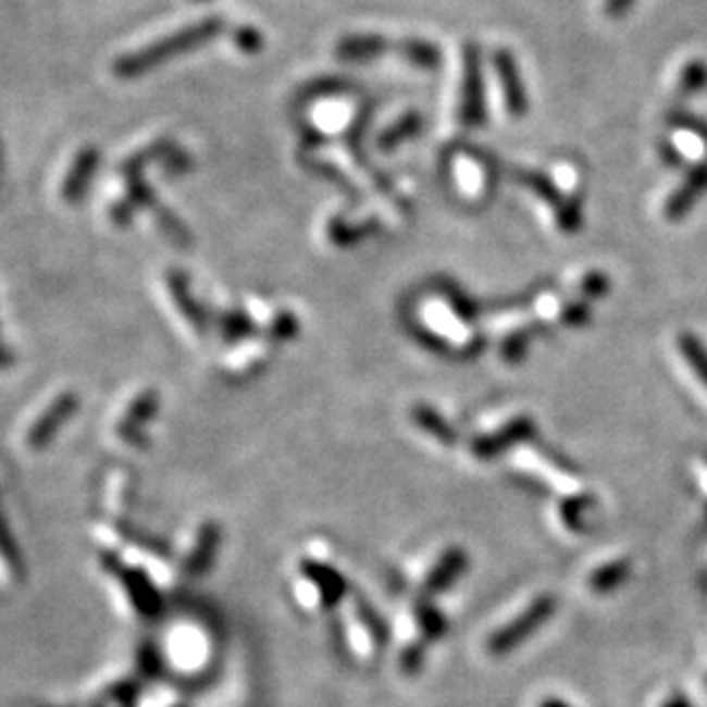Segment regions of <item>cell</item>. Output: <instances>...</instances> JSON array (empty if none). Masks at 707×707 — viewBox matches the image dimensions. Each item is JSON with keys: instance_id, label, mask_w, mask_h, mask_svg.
I'll use <instances>...</instances> for the list:
<instances>
[{"instance_id": "cell-26", "label": "cell", "mask_w": 707, "mask_h": 707, "mask_svg": "<svg viewBox=\"0 0 707 707\" xmlns=\"http://www.w3.org/2000/svg\"><path fill=\"white\" fill-rule=\"evenodd\" d=\"M518 179H520V184H524L529 190H534L538 197H543V200L549 202L555 209L563 202L559 188L551 184L547 176H543L538 172H518Z\"/></svg>"}, {"instance_id": "cell-38", "label": "cell", "mask_w": 707, "mask_h": 707, "mask_svg": "<svg viewBox=\"0 0 707 707\" xmlns=\"http://www.w3.org/2000/svg\"><path fill=\"white\" fill-rule=\"evenodd\" d=\"M10 364H12V356H10V352L3 346H0V369H5Z\"/></svg>"}, {"instance_id": "cell-12", "label": "cell", "mask_w": 707, "mask_h": 707, "mask_svg": "<svg viewBox=\"0 0 707 707\" xmlns=\"http://www.w3.org/2000/svg\"><path fill=\"white\" fill-rule=\"evenodd\" d=\"M532 435H534L532 419L518 417L516 422L501 426L497 433L479 437L472 445V451L476 454V458H483V460L485 458H495L497 454L506 451L508 447H513V445H518V442L532 437Z\"/></svg>"}, {"instance_id": "cell-10", "label": "cell", "mask_w": 707, "mask_h": 707, "mask_svg": "<svg viewBox=\"0 0 707 707\" xmlns=\"http://www.w3.org/2000/svg\"><path fill=\"white\" fill-rule=\"evenodd\" d=\"M460 122L474 128L485 122V101H483V76L481 58L474 44H468L462 53V95H460Z\"/></svg>"}, {"instance_id": "cell-14", "label": "cell", "mask_w": 707, "mask_h": 707, "mask_svg": "<svg viewBox=\"0 0 707 707\" xmlns=\"http://www.w3.org/2000/svg\"><path fill=\"white\" fill-rule=\"evenodd\" d=\"M468 566V557L462 549H449L442 555V559L426 572L424 578V593L433 595V593H442L445 588H449Z\"/></svg>"}, {"instance_id": "cell-16", "label": "cell", "mask_w": 707, "mask_h": 707, "mask_svg": "<svg viewBox=\"0 0 707 707\" xmlns=\"http://www.w3.org/2000/svg\"><path fill=\"white\" fill-rule=\"evenodd\" d=\"M21 574H24V561H21L14 536L3 513H0V584L16 586L21 582Z\"/></svg>"}, {"instance_id": "cell-17", "label": "cell", "mask_w": 707, "mask_h": 707, "mask_svg": "<svg viewBox=\"0 0 707 707\" xmlns=\"http://www.w3.org/2000/svg\"><path fill=\"white\" fill-rule=\"evenodd\" d=\"M168 284H170V292H172V298L176 302V307H179V312L184 314V319L193 325L195 333H204V325H207V317L200 312V309H197V302L193 300L190 292H188V280L184 273L179 271H172L168 275Z\"/></svg>"}, {"instance_id": "cell-27", "label": "cell", "mask_w": 707, "mask_h": 707, "mask_svg": "<svg viewBox=\"0 0 707 707\" xmlns=\"http://www.w3.org/2000/svg\"><path fill=\"white\" fill-rule=\"evenodd\" d=\"M557 223L563 232H578L582 227V200L580 197H566L555 209Z\"/></svg>"}, {"instance_id": "cell-7", "label": "cell", "mask_w": 707, "mask_h": 707, "mask_svg": "<svg viewBox=\"0 0 707 707\" xmlns=\"http://www.w3.org/2000/svg\"><path fill=\"white\" fill-rule=\"evenodd\" d=\"M159 410V394L153 389H142L136 394L128 406L115 419L110 437L117 442V447L126 451H140L147 445V426Z\"/></svg>"}, {"instance_id": "cell-20", "label": "cell", "mask_w": 707, "mask_h": 707, "mask_svg": "<svg viewBox=\"0 0 707 707\" xmlns=\"http://www.w3.org/2000/svg\"><path fill=\"white\" fill-rule=\"evenodd\" d=\"M396 51H399L412 64H419V67H424V70L437 67L439 60H442L439 49L433 47V44H429V41H422V39H406V41L399 44V47H396Z\"/></svg>"}, {"instance_id": "cell-9", "label": "cell", "mask_w": 707, "mask_h": 707, "mask_svg": "<svg viewBox=\"0 0 707 707\" xmlns=\"http://www.w3.org/2000/svg\"><path fill=\"white\" fill-rule=\"evenodd\" d=\"M557 600L551 598V595H541L532 603V607H526L516 621H511L508 625H504L501 630H497L491 641H488V650L493 655H504L508 650L518 648L522 641H526V636H532L547 618L555 613Z\"/></svg>"}, {"instance_id": "cell-11", "label": "cell", "mask_w": 707, "mask_h": 707, "mask_svg": "<svg viewBox=\"0 0 707 707\" xmlns=\"http://www.w3.org/2000/svg\"><path fill=\"white\" fill-rule=\"evenodd\" d=\"M495 62V70L501 83V92H504V101H506V110L508 115L513 117H524L526 110H529V99L524 92V85L520 78V70H518V62L513 58L511 51L499 49L493 58Z\"/></svg>"}, {"instance_id": "cell-31", "label": "cell", "mask_w": 707, "mask_h": 707, "mask_svg": "<svg viewBox=\"0 0 707 707\" xmlns=\"http://www.w3.org/2000/svg\"><path fill=\"white\" fill-rule=\"evenodd\" d=\"M607 289H609V280L603 273H591L582 282V294L586 298H600L607 294Z\"/></svg>"}, {"instance_id": "cell-1", "label": "cell", "mask_w": 707, "mask_h": 707, "mask_svg": "<svg viewBox=\"0 0 707 707\" xmlns=\"http://www.w3.org/2000/svg\"><path fill=\"white\" fill-rule=\"evenodd\" d=\"M220 623L209 609L174 611L157 641L163 671L184 680L202 678L220 657Z\"/></svg>"}, {"instance_id": "cell-22", "label": "cell", "mask_w": 707, "mask_h": 707, "mask_svg": "<svg viewBox=\"0 0 707 707\" xmlns=\"http://www.w3.org/2000/svg\"><path fill=\"white\" fill-rule=\"evenodd\" d=\"M680 352L687 360V364L694 369V373L700 379V383L707 387V348L703 346V342L696 335L684 333L678 339Z\"/></svg>"}, {"instance_id": "cell-25", "label": "cell", "mask_w": 707, "mask_h": 707, "mask_svg": "<svg viewBox=\"0 0 707 707\" xmlns=\"http://www.w3.org/2000/svg\"><path fill=\"white\" fill-rule=\"evenodd\" d=\"M138 707H188L182 692L172 684H157V687L145 690Z\"/></svg>"}, {"instance_id": "cell-2", "label": "cell", "mask_w": 707, "mask_h": 707, "mask_svg": "<svg viewBox=\"0 0 707 707\" xmlns=\"http://www.w3.org/2000/svg\"><path fill=\"white\" fill-rule=\"evenodd\" d=\"M99 572L108 588V598L128 623L147 625L165 616L168 593L142 568L128 563L110 549L99 551Z\"/></svg>"}, {"instance_id": "cell-5", "label": "cell", "mask_w": 707, "mask_h": 707, "mask_svg": "<svg viewBox=\"0 0 707 707\" xmlns=\"http://www.w3.org/2000/svg\"><path fill=\"white\" fill-rule=\"evenodd\" d=\"M220 541H223V529L211 518L195 520L172 549V561L176 578L182 584L200 580L207 574L218 557Z\"/></svg>"}, {"instance_id": "cell-37", "label": "cell", "mask_w": 707, "mask_h": 707, "mask_svg": "<svg viewBox=\"0 0 707 707\" xmlns=\"http://www.w3.org/2000/svg\"><path fill=\"white\" fill-rule=\"evenodd\" d=\"M661 707H690V703L687 700H684L682 696H671L665 705H661Z\"/></svg>"}, {"instance_id": "cell-19", "label": "cell", "mask_w": 707, "mask_h": 707, "mask_svg": "<svg viewBox=\"0 0 707 707\" xmlns=\"http://www.w3.org/2000/svg\"><path fill=\"white\" fill-rule=\"evenodd\" d=\"M412 424L417 429H422L424 433H429L433 439H437L439 445H445V447H451L456 445V431L445 422V419H442L433 408L429 406H414L412 412Z\"/></svg>"}, {"instance_id": "cell-8", "label": "cell", "mask_w": 707, "mask_h": 707, "mask_svg": "<svg viewBox=\"0 0 707 707\" xmlns=\"http://www.w3.org/2000/svg\"><path fill=\"white\" fill-rule=\"evenodd\" d=\"M78 410V396L74 392H62L44 406L24 431V449L30 454L47 449L58 431L67 424V419Z\"/></svg>"}, {"instance_id": "cell-4", "label": "cell", "mask_w": 707, "mask_h": 707, "mask_svg": "<svg viewBox=\"0 0 707 707\" xmlns=\"http://www.w3.org/2000/svg\"><path fill=\"white\" fill-rule=\"evenodd\" d=\"M220 28H223V21L207 18V21H200V24H193L184 30H176L165 39L151 41L149 47L120 58L113 67L115 76L126 78V80L138 78L142 74H147L149 70L159 67V64L170 62L176 55H182L195 47H202V44H207L209 39H213L220 33Z\"/></svg>"}, {"instance_id": "cell-35", "label": "cell", "mask_w": 707, "mask_h": 707, "mask_svg": "<svg viewBox=\"0 0 707 707\" xmlns=\"http://www.w3.org/2000/svg\"><path fill=\"white\" fill-rule=\"evenodd\" d=\"M634 3H636V0H607L605 12L611 18H621Z\"/></svg>"}, {"instance_id": "cell-36", "label": "cell", "mask_w": 707, "mask_h": 707, "mask_svg": "<svg viewBox=\"0 0 707 707\" xmlns=\"http://www.w3.org/2000/svg\"><path fill=\"white\" fill-rule=\"evenodd\" d=\"M659 153H661V159H665V163H667L669 168H678V165L682 163L680 151L675 149V145H671V142H667V140L659 145Z\"/></svg>"}, {"instance_id": "cell-39", "label": "cell", "mask_w": 707, "mask_h": 707, "mask_svg": "<svg viewBox=\"0 0 707 707\" xmlns=\"http://www.w3.org/2000/svg\"><path fill=\"white\" fill-rule=\"evenodd\" d=\"M538 707H570V705L559 700V698H549V700H543Z\"/></svg>"}, {"instance_id": "cell-6", "label": "cell", "mask_w": 707, "mask_h": 707, "mask_svg": "<svg viewBox=\"0 0 707 707\" xmlns=\"http://www.w3.org/2000/svg\"><path fill=\"white\" fill-rule=\"evenodd\" d=\"M339 636L346 653L358 661H371L385 648V628L381 618L358 595H348L342 605Z\"/></svg>"}, {"instance_id": "cell-21", "label": "cell", "mask_w": 707, "mask_h": 707, "mask_svg": "<svg viewBox=\"0 0 707 707\" xmlns=\"http://www.w3.org/2000/svg\"><path fill=\"white\" fill-rule=\"evenodd\" d=\"M628 574H630V561H613L595 570L588 582L595 593H609L621 586L628 580Z\"/></svg>"}, {"instance_id": "cell-13", "label": "cell", "mask_w": 707, "mask_h": 707, "mask_svg": "<svg viewBox=\"0 0 707 707\" xmlns=\"http://www.w3.org/2000/svg\"><path fill=\"white\" fill-rule=\"evenodd\" d=\"M707 190V161L696 165L684 184L669 197V202L665 207V215L669 223H680V220L687 215L694 204L698 202V197Z\"/></svg>"}, {"instance_id": "cell-30", "label": "cell", "mask_w": 707, "mask_h": 707, "mask_svg": "<svg viewBox=\"0 0 707 707\" xmlns=\"http://www.w3.org/2000/svg\"><path fill=\"white\" fill-rule=\"evenodd\" d=\"M526 344H529V333H526V330H524V333H513L511 337H508V339L504 342V346H501V356H504L506 360L516 362V360H520V358L524 356Z\"/></svg>"}, {"instance_id": "cell-15", "label": "cell", "mask_w": 707, "mask_h": 707, "mask_svg": "<svg viewBox=\"0 0 707 707\" xmlns=\"http://www.w3.org/2000/svg\"><path fill=\"white\" fill-rule=\"evenodd\" d=\"M97 165H99V151L95 147H87L78 153L72 170L67 172V176H64V184H62L64 202L72 204L80 200V195L85 193L87 184H90Z\"/></svg>"}, {"instance_id": "cell-18", "label": "cell", "mask_w": 707, "mask_h": 707, "mask_svg": "<svg viewBox=\"0 0 707 707\" xmlns=\"http://www.w3.org/2000/svg\"><path fill=\"white\" fill-rule=\"evenodd\" d=\"M392 44L379 35H358L346 37L337 44V55L344 60H371L375 55H383Z\"/></svg>"}, {"instance_id": "cell-23", "label": "cell", "mask_w": 707, "mask_h": 707, "mask_svg": "<svg viewBox=\"0 0 707 707\" xmlns=\"http://www.w3.org/2000/svg\"><path fill=\"white\" fill-rule=\"evenodd\" d=\"M419 128H422V117H419L417 113H410L385 131V134L379 138V147L389 151L399 142H404L406 138H412L414 134H419Z\"/></svg>"}, {"instance_id": "cell-34", "label": "cell", "mask_w": 707, "mask_h": 707, "mask_svg": "<svg viewBox=\"0 0 707 707\" xmlns=\"http://www.w3.org/2000/svg\"><path fill=\"white\" fill-rule=\"evenodd\" d=\"M236 47L243 49L246 53H255L259 47H261V37L257 30L252 28H243L238 35H236Z\"/></svg>"}, {"instance_id": "cell-28", "label": "cell", "mask_w": 707, "mask_h": 707, "mask_svg": "<svg viewBox=\"0 0 707 707\" xmlns=\"http://www.w3.org/2000/svg\"><path fill=\"white\" fill-rule=\"evenodd\" d=\"M131 499H134V488H131L126 474H120L115 483H108L106 504L110 508H115V513H122Z\"/></svg>"}, {"instance_id": "cell-33", "label": "cell", "mask_w": 707, "mask_h": 707, "mask_svg": "<svg viewBox=\"0 0 707 707\" xmlns=\"http://www.w3.org/2000/svg\"><path fill=\"white\" fill-rule=\"evenodd\" d=\"M298 333V323L294 319V314H280V319L275 321L271 335L275 339H292Z\"/></svg>"}, {"instance_id": "cell-29", "label": "cell", "mask_w": 707, "mask_h": 707, "mask_svg": "<svg viewBox=\"0 0 707 707\" xmlns=\"http://www.w3.org/2000/svg\"><path fill=\"white\" fill-rule=\"evenodd\" d=\"M220 333H223L225 339H240V337H246L250 333V321L238 314V312H230V314H223L220 317Z\"/></svg>"}, {"instance_id": "cell-24", "label": "cell", "mask_w": 707, "mask_h": 707, "mask_svg": "<svg viewBox=\"0 0 707 707\" xmlns=\"http://www.w3.org/2000/svg\"><path fill=\"white\" fill-rule=\"evenodd\" d=\"M707 85V64L703 60H692L684 64L678 83V95L680 97H694Z\"/></svg>"}, {"instance_id": "cell-32", "label": "cell", "mask_w": 707, "mask_h": 707, "mask_svg": "<svg viewBox=\"0 0 707 707\" xmlns=\"http://www.w3.org/2000/svg\"><path fill=\"white\" fill-rule=\"evenodd\" d=\"M561 319L568 325H584L591 319V309L586 302H570L568 307H563Z\"/></svg>"}, {"instance_id": "cell-3", "label": "cell", "mask_w": 707, "mask_h": 707, "mask_svg": "<svg viewBox=\"0 0 707 707\" xmlns=\"http://www.w3.org/2000/svg\"><path fill=\"white\" fill-rule=\"evenodd\" d=\"M289 591L296 607L312 618L337 611L350 595L346 574L317 551H305L294 561Z\"/></svg>"}]
</instances>
